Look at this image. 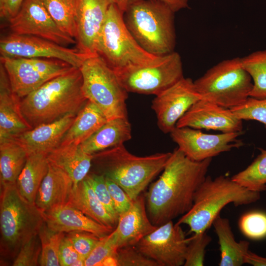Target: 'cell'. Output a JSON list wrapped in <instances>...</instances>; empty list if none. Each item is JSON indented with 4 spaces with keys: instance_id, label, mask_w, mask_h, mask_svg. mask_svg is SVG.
Masks as SVG:
<instances>
[{
    "instance_id": "6da1fadb",
    "label": "cell",
    "mask_w": 266,
    "mask_h": 266,
    "mask_svg": "<svg viewBox=\"0 0 266 266\" xmlns=\"http://www.w3.org/2000/svg\"><path fill=\"white\" fill-rule=\"evenodd\" d=\"M212 159L195 161L178 148L172 152L162 174L146 195L147 211L153 225L159 227L191 209Z\"/></svg>"
},
{
    "instance_id": "7a4b0ae2",
    "label": "cell",
    "mask_w": 266,
    "mask_h": 266,
    "mask_svg": "<svg viewBox=\"0 0 266 266\" xmlns=\"http://www.w3.org/2000/svg\"><path fill=\"white\" fill-rule=\"evenodd\" d=\"M82 81L80 68L73 67L21 99L22 113L32 129L68 114L77 115L88 100Z\"/></svg>"
},
{
    "instance_id": "3957f363",
    "label": "cell",
    "mask_w": 266,
    "mask_h": 266,
    "mask_svg": "<svg viewBox=\"0 0 266 266\" xmlns=\"http://www.w3.org/2000/svg\"><path fill=\"white\" fill-rule=\"evenodd\" d=\"M171 154L137 156L122 144L93 155L92 164L98 171L97 173L114 181L133 200L163 171Z\"/></svg>"
},
{
    "instance_id": "277c9868",
    "label": "cell",
    "mask_w": 266,
    "mask_h": 266,
    "mask_svg": "<svg viewBox=\"0 0 266 266\" xmlns=\"http://www.w3.org/2000/svg\"><path fill=\"white\" fill-rule=\"evenodd\" d=\"M260 192L250 190L231 178L206 176L197 190L191 209L176 223L187 225L194 234L206 232L222 208L230 203L247 205L260 199Z\"/></svg>"
},
{
    "instance_id": "5b68a950",
    "label": "cell",
    "mask_w": 266,
    "mask_h": 266,
    "mask_svg": "<svg viewBox=\"0 0 266 266\" xmlns=\"http://www.w3.org/2000/svg\"><path fill=\"white\" fill-rule=\"evenodd\" d=\"M174 12L157 0H137L124 13L126 25L146 51L162 56L174 51L176 36Z\"/></svg>"
},
{
    "instance_id": "8992f818",
    "label": "cell",
    "mask_w": 266,
    "mask_h": 266,
    "mask_svg": "<svg viewBox=\"0 0 266 266\" xmlns=\"http://www.w3.org/2000/svg\"><path fill=\"white\" fill-rule=\"evenodd\" d=\"M124 13L116 3L111 4L96 47L97 53L114 71L150 64L160 57L139 45L126 25Z\"/></svg>"
},
{
    "instance_id": "52a82bcc",
    "label": "cell",
    "mask_w": 266,
    "mask_h": 266,
    "mask_svg": "<svg viewBox=\"0 0 266 266\" xmlns=\"http://www.w3.org/2000/svg\"><path fill=\"white\" fill-rule=\"evenodd\" d=\"M2 188L1 244L5 251L14 255L23 245L38 234L44 220L35 203L30 202L20 194L16 183L2 185Z\"/></svg>"
},
{
    "instance_id": "ba28073f",
    "label": "cell",
    "mask_w": 266,
    "mask_h": 266,
    "mask_svg": "<svg viewBox=\"0 0 266 266\" xmlns=\"http://www.w3.org/2000/svg\"><path fill=\"white\" fill-rule=\"evenodd\" d=\"M194 83L201 99L229 109L244 102L253 87L252 78L240 57L222 61Z\"/></svg>"
},
{
    "instance_id": "9c48e42d",
    "label": "cell",
    "mask_w": 266,
    "mask_h": 266,
    "mask_svg": "<svg viewBox=\"0 0 266 266\" xmlns=\"http://www.w3.org/2000/svg\"><path fill=\"white\" fill-rule=\"evenodd\" d=\"M80 69L84 96L101 109L107 120L127 117L128 92L104 59L98 54L92 56L84 61Z\"/></svg>"
},
{
    "instance_id": "30bf717a",
    "label": "cell",
    "mask_w": 266,
    "mask_h": 266,
    "mask_svg": "<svg viewBox=\"0 0 266 266\" xmlns=\"http://www.w3.org/2000/svg\"><path fill=\"white\" fill-rule=\"evenodd\" d=\"M128 92L157 96L183 78L180 55L172 52L150 64L115 71Z\"/></svg>"
},
{
    "instance_id": "8fae6325",
    "label": "cell",
    "mask_w": 266,
    "mask_h": 266,
    "mask_svg": "<svg viewBox=\"0 0 266 266\" xmlns=\"http://www.w3.org/2000/svg\"><path fill=\"white\" fill-rule=\"evenodd\" d=\"M13 92L21 99L73 67L56 59L0 58Z\"/></svg>"
},
{
    "instance_id": "7c38bea8",
    "label": "cell",
    "mask_w": 266,
    "mask_h": 266,
    "mask_svg": "<svg viewBox=\"0 0 266 266\" xmlns=\"http://www.w3.org/2000/svg\"><path fill=\"white\" fill-rule=\"evenodd\" d=\"M0 53L1 57L56 59L77 68H80L86 59L94 55L36 36L12 33L1 38Z\"/></svg>"
},
{
    "instance_id": "4fadbf2b",
    "label": "cell",
    "mask_w": 266,
    "mask_h": 266,
    "mask_svg": "<svg viewBox=\"0 0 266 266\" xmlns=\"http://www.w3.org/2000/svg\"><path fill=\"white\" fill-rule=\"evenodd\" d=\"M188 238L181 225L170 221L159 226L135 245L159 266H184Z\"/></svg>"
},
{
    "instance_id": "5bb4252c",
    "label": "cell",
    "mask_w": 266,
    "mask_h": 266,
    "mask_svg": "<svg viewBox=\"0 0 266 266\" xmlns=\"http://www.w3.org/2000/svg\"><path fill=\"white\" fill-rule=\"evenodd\" d=\"M8 22L14 34L36 36L66 47L76 44L74 38L59 28L40 0H25Z\"/></svg>"
},
{
    "instance_id": "9a60e30c",
    "label": "cell",
    "mask_w": 266,
    "mask_h": 266,
    "mask_svg": "<svg viewBox=\"0 0 266 266\" xmlns=\"http://www.w3.org/2000/svg\"><path fill=\"white\" fill-rule=\"evenodd\" d=\"M242 133L207 134L200 130L175 127L170 134L178 148L186 156L194 161H201L243 146V143L238 138Z\"/></svg>"
},
{
    "instance_id": "2e32d148",
    "label": "cell",
    "mask_w": 266,
    "mask_h": 266,
    "mask_svg": "<svg viewBox=\"0 0 266 266\" xmlns=\"http://www.w3.org/2000/svg\"><path fill=\"white\" fill-rule=\"evenodd\" d=\"M200 99L194 81L184 77L156 96L151 106L159 129L165 133H170L178 121Z\"/></svg>"
},
{
    "instance_id": "e0dca14e",
    "label": "cell",
    "mask_w": 266,
    "mask_h": 266,
    "mask_svg": "<svg viewBox=\"0 0 266 266\" xmlns=\"http://www.w3.org/2000/svg\"><path fill=\"white\" fill-rule=\"evenodd\" d=\"M176 127L220 131L242 132V120L229 108L200 99L178 121Z\"/></svg>"
},
{
    "instance_id": "ac0fdd59",
    "label": "cell",
    "mask_w": 266,
    "mask_h": 266,
    "mask_svg": "<svg viewBox=\"0 0 266 266\" xmlns=\"http://www.w3.org/2000/svg\"><path fill=\"white\" fill-rule=\"evenodd\" d=\"M113 3H115L114 0H77L75 40L77 48L80 52L98 54V40L108 9Z\"/></svg>"
},
{
    "instance_id": "d6986e66",
    "label": "cell",
    "mask_w": 266,
    "mask_h": 266,
    "mask_svg": "<svg viewBox=\"0 0 266 266\" xmlns=\"http://www.w3.org/2000/svg\"><path fill=\"white\" fill-rule=\"evenodd\" d=\"M158 227L153 224L147 211L145 197L140 194L130 208L118 216L116 228L109 234L116 247L136 245Z\"/></svg>"
},
{
    "instance_id": "ffe728a7",
    "label": "cell",
    "mask_w": 266,
    "mask_h": 266,
    "mask_svg": "<svg viewBox=\"0 0 266 266\" xmlns=\"http://www.w3.org/2000/svg\"><path fill=\"white\" fill-rule=\"evenodd\" d=\"M42 214L48 227L56 232H86L101 238L114 230L98 223L68 204L42 212Z\"/></svg>"
},
{
    "instance_id": "44dd1931",
    "label": "cell",
    "mask_w": 266,
    "mask_h": 266,
    "mask_svg": "<svg viewBox=\"0 0 266 266\" xmlns=\"http://www.w3.org/2000/svg\"><path fill=\"white\" fill-rule=\"evenodd\" d=\"M76 115L68 114L56 121L38 126L13 138L25 149L28 155L33 153L47 155L60 145Z\"/></svg>"
},
{
    "instance_id": "7402d4cb",
    "label": "cell",
    "mask_w": 266,
    "mask_h": 266,
    "mask_svg": "<svg viewBox=\"0 0 266 266\" xmlns=\"http://www.w3.org/2000/svg\"><path fill=\"white\" fill-rule=\"evenodd\" d=\"M21 99L12 91L6 71L0 65V140L13 138L32 129L24 117Z\"/></svg>"
},
{
    "instance_id": "603a6c76",
    "label": "cell",
    "mask_w": 266,
    "mask_h": 266,
    "mask_svg": "<svg viewBox=\"0 0 266 266\" xmlns=\"http://www.w3.org/2000/svg\"><path fill=\"white\" fill-rule=\"evenodd\" d=\"M73 187V182L67 174L49 164L34 203L41 212L67 204Z\"/></svg>"
},
{
    "instance_id": "cb8c5ba5",
    "label": "cell",
    "mask_w": 266,
    "mask_h": 266,
    "mask_svg": "<svg viewBox=\"0 0 266 266\" xmlns=\"http://www.w3.org/2000/svg\"><path fill=\"white\" fill-rule=\"evenodd\" d=\"M50 164L65 171L72 180L74 186L89 173L93 155L85 152L80 145H60L47 155Z\"/></svg>"
},
{
    "instance_id": "d4e9b609",
    "label": "cell",
    "mask_w": 266,
    "mask_h": 266,
    "mask_svg": "<svg viewBox=\"0 0 266 266\" xmlns=\"http://www.w3.org/2000/svg\"><path fill=\"white\" fill-rule=\"evenodd\" d=\"M131 138V126L128 117H119L107 120L80 145L85 152L94 155L124 144Z\"/></svg>"
},
{
    "instance_id": "484cf974",
    "label": "cell",
    "mask_w": 266,
    "mask_h": 266,
    "mask_svg": "<svg viewBox=\"0 0 266 266\" xmlns=\"http://www.w3.org/2000/svg\"><path fill=\"white\" fill-rule=\"evenodd\" d=\"M67 204L98 223L114 229L118 220L105 209L86 177L74 186Z\"/></svg>"
},
{
    "instance_id": "4316f807",
    "label": "cell",
    "mask_w": 266,
    "mask_h": 266,
    "mask_svg": "<svg viewBox=\"0 0 266 266\" xmlns=\"http://www.w3.org/2000/svg\"><path fill=\"white\" fill-rule=\"evenodd\" d=\"M107 121L106 116L94 103L87 100L62 140L60 145H80Z\"/></svg>"
},
{
    "instance_id": "83f0119b",
    "label": "cell",
    "mask_w": 266,
    "mask_h": 266,
    "mask_svg": "<svg viewBox=\"0 0 266 266\" xmlns=\"http://www.w3.org/2000/svg\"><path fill=\"white\" fill-rule=\"evenodd\" d=\"M218 236L221 259L220 266H241L245 264V257L249 251V242H237L234 238L229 220L219 214L212 225Z\"/></svg>"
},
{
    "instance_id": "f1b7e54d",
    "label": "cell",
    "mask_w": 266,
    "mask_h": 266,
    "mask_svg": "<svg viewBox=\"0 0 266 266\" xmlns=\"http://www.w3.org/2000/svg\"><path fill=\"white\" fill-rule=\"evenodd\" d=\"M47 154L28 155L25 166L16 181L20 194L28 201L34 203L38 189L49 168Z\"/></svg>"
},
{
    "instance_id": "f546056e",
    "label": "cell",
    "mask_w": 266,
    "mask_h": 266,
    "mask_svg": "<svg viewBox=\"0 0 266 266\" xmlns=\"http://www.w3.org/2000/svg\"><path fill=\"white\" fill-rule=\"evenodd\" d=\"M28 154L15 139L0 140L1 185L16 183L26 163Z\"/></svg>"
},
{
    "instance_id": "4dcf8cb0",
    "label": "cell",
    "mask_w": 266,
    "mask_h": 266,
    "mask_svg": "<svg viewBox=\"0 0 266 266\" xmlns=\"http://www.w3.org/2000/svg\"><path fill=\"white\" fill-rule=\"evenodd\" d=\"M40 0L59 28L75 39L77 0Z\"/></svg>"
},
{
    "instance_id": "1f68e13d",
    "label": "cell",
    "mask_w": 266,
    "mask_h": 266,
    "mask_svg": "<svg viewBox=\"0 0 266 266\" xmlns=\"http://www.w3.org/2000/svg\"><path fill=\"white\" fill-rule=\"evenodd\" d=\"M241 61L253 81L250 97L266 98V50L253 52L241 58Z\"/></svg>"
},
{
    "instance_id": "d6a6232c",
    "label": "cell",
    "mask_w": 266,
    "mask_h": 266,
    "mask_svg": "<svg viewBox=\"0 0 266 266\" xmlns=\"http://www.w3.org/2000/svg\"><path fill=\"white\" fill-rule=\"evenodd\" d=\"M259 150L260 154L253 162L231 178L243 187L261 192L266 190V150Z\"/></svg>"
},
{
    "instance_id": "836d02e7",
    "label": "cell",
    "mask_w": 266,
    "mask_h": 266,
    "mask_svg": "<svg viewBox=\"0 0 266 266\" xmlns=\"http://www.w3.org/2000/svg\"><path fill=\"white\" fill-rule=\"evenodd\" d=\"M41 244L39 264L42 266H60L58 252L65 233L53 231L44 222L38 233Z\"/></svg>"
},
{
    "instance_id": "e575fe53",
    "label": "cell",
    "mask_w": 266,
    "mask_h": 266,
    "mask_svg": "<svg viewBox=\"0 0 266 266\" xmlns=\"http://www.w3.org/2000/svg\"><path fill=\"white\" fill-rule=\"evenodd\" d=\"M239 227L242 233L254 240L266 237V213L253 211L243 214L239 221Z\"/></svg>"
},
{
    "instance_id": "d590c367",
    "label": "cell",
    "mask_w": 266,
    "mask_h": 266,
    "mask_svg": "<svg viewBox=\"0 0 266 266\" xmlns=\"http://www.w3.org/2000/svg\"><path fill=\"white\" fill-rule=\"evenodd\" d=\"M188 240L184 266H203L205 249L211 241V237L204 232L194 234Z\"/></svg>"
},
{
    "instance_id": "8d00e7d4",
    "label": "cell",
    "mask_w": 266,
    "mask_h": 266,
    "mask_svg": "<svg viewBox=\"0 0 266 266\" xmlns=\"http://www.w3.org/2000/svg\"><path fill=\"white\" fill-rule=\"evenodd\" d=\"M239 119L255 120L266 128V98L258 99L249 97L241 105L230 109Z\"/></svg>"
},
{
    "instance_id": "74e56055",
    "label": "cell",
    "mask_w": 266,
    "mask_h": 266,
    "mask_svg": "<svg viewBox=\"0 0 266 266\" xmlns=\"http://www.w3.org/2000/svg\"><path fill=\"white\" fill-rule=\"evenodd\" d=\"M113 258L114 266H159L156 262L141 252L135 245L118 248Z\"/></svg>"
},
{
    "instance_id": "f35d334b",
    "label": "cell",
    "mask_w": 266,
    "mask_h": 266,
    "mask_svg": "<svg viewBox=\"0 0 266 266\" xmlns=\"http://www.w3.org/2000/svg\"><path fill=\"white\" fill-rule=\"evenodd\" d=\"M41 244L38 234L27 241L20 249L12 266H35L39 264Z\"/></svg>"
},
{
    "instance_id": "ab89813d",
    "label": "cell",
    "mask_w": 266,
    "mask_h": 266,
    "mask_svg": "<svg viewBox=\"0 0 266 266\" xmlns=\"http://www.w3.org/2000/svg\"><path fill=\"white\" fill-rule=\"evenodd\" d=\"M86 178L92 187L97 198L107 211L118 220V215L115 211L104 176L97 173H88Z\"/></svg>"
},
{
    "instance_id": "60d3db41",
    "label": "cell",
    "mask_w": 266,
    "mask_h": 266,
    "mask_svg": "<svg viewBox=\"0 0 266 266\" xmlns=\"http://www.w3.org/2000/svg\"><path fill=\"white\" fill-rule=\"evenodd\" d=\"M66 236L80 257L85 261L100 239L93 233L80 231L67 233Z\"/></svg>"
},
{
    "instance_id": "b9f144b4",
    "label": "cell",
    "mask_w": 266,
    "mask_h": 266,
    "mask_svg": "<svg viewBox=\"0 0 266 266\" xmlns=\"http://www.w3.org/2000/svg\"><path fill=\"white\" fill-rule=\"evenodd\" d=\"M117 249L109 234L100 238L98 244L85 259V266H102L104 260L115 255Z\"/></svg>"
},
{
    "instance_id": "7bdbcfd3",
    "label": "cell",
    "mask_w": 266,
    "mask_h": 266,
    "mask_svg": "<svg viewBox=\"0 0 266 266\" xmlns=\"http://www.w3.org/2000/svg\"><path fill=\"white\" fill-rule=\"evenodd\" d=\"M105 178L115 211L119 216L130 208L133 200L120 186L109 178Z\"/></svg>"
},
{
    "instance_id": "ee69618b",
    "label": "cell",
    "mask_w": 266,
    "mask_h": 266,
    "mask_svg": "<svg viewBox=\"0 0 266 266\" xmlns=\"http://www.w3.org/2000/svg\"><path fill=\"white\" fill-rule=\"evenodd\" d=\"M58 257L60 266H72L80 257L66 235L64 236L61 242Z\"/></svg>"
},
{
    "instance_id": "f6af8a7d",
    "label": "cell",
    "mask_w": 266,
    "mask_h": 266,
    "mask_svg": "<svg viewBox=\"0 0 266 266\" xmlns=\"http://www.w3.org/2000/svg\"><path fill=\"white\" fill-rule=\"evenodd\" d=\"M25 0H0V16L9 21L20 10Z\"/></svg>"
},
{
    "instance_id": "bcb514c9",
    "label": "cell",
    "mask_w": 266,
    "mask_h": 266,
    "mask_svg": "<svg viewBox=\"0 0 266 266\" xmlns=\"http://www.w3.org/2000/svg\"><path fill=\"white\" fill-rule=\"evenodd\" d=\"M168 6L174 12L188 6L189 0H157Z\"/></svg>"
},
{
    "instance_id": "7dc6e473",
    "label": "cell",
    "mask_w": 266,
    "mask_h": 266,
    "mask_svg": "<svg viewBox=\"0 0 266 266\" xmlns=\"http://www.w3.org/2000/svg\"><path fill=\"white\" fill-rule=\"evenodd\" d=\"M245 264L254 266H266V258L259 256L249 251L245 255Z\"/></svg>"
},
{
    "instance_id": "c3c4849f",
    "label": "cell",
    "mask_w": 266,
    "mask_h": 266,
    "mask_svg": "<svg viewBox=\"0 0 266 266\" xmlns=\"http://www.w3.org/2000/svg\"><path fill=\"white\" fill-rule=\"evenodd\" d=\"M115 3L125 12L128 6L137 0H114Z\"/></svg>"
},
{
    "instance_id": "681fc988",
    "label": "cell",
    "mask_w": 266,
    "mask_h": 266,
    "mask_svg": "<svg viewBox=\"0 0 266 266\" xmlns=\"http://www.w3.org/2000/svg\"><path fill=\"white\" fill-rule=\"evenodd\" d=\"M85 266V259L81 257H79V258L72 265V266Z\"/></svg>"
}]
</instances>
